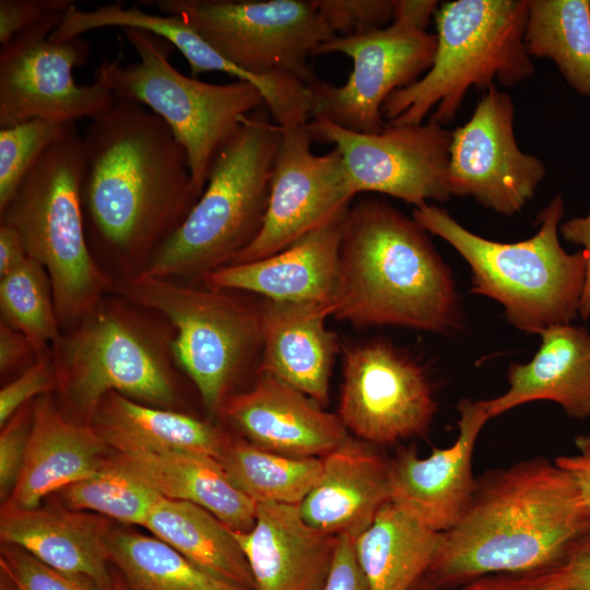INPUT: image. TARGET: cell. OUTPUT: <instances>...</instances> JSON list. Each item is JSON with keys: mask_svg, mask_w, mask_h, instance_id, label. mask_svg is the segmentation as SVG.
<instances>
[{"mask_svg": "<svg viewBox=\"0 0 590 590\" xmlns=\"http://www.w3.org/2000/svg\"><path fill=\"white\" fill-rule=\"evenodd\" d=\"M82 137L90 247L125 275L140 273L200 198L186 152L161 117L128 101L93 117Z\"/></svg>", "mask_w": 590, "mask_h": 590, "instance_id": "1", "label": "cell"}, {"mask_svg": "<svg viewBox=\"0 0 590 590\" xmlns=\"http://www.w3.org/2000/svg\"><path fill=\"white\" fill-rule=\"evenodd\" d=\"M590 532V504L573 474L544 457L487 470L427 573L438 590L477 577L562 564Z\"/></svg>", "mask_w": 590, "mask_h": 590, "instance_id": "2", "label": "cell"}, {"mask_svg": "<svg viewBox=\"0 0 590 590\" xmlns=\"http://www.w3.org/2000/svg\"><path fill=\"white\" fill-rule=\"evenodd\" d=\"M331 316L444 334L461 315L451 271L427 232L388 201L366 197L344 216Z\"/></svg>", "mask_w": 590, "mask_h": 590, "instance_id": "3", "label": "cell"}, {"mask_svg": "<svg viewBox=\"0 0 590 590\" xmlns=\"http://www.w3.org/2000/svg\"><path fill=\"white\" fill-rule=\"evenodd\" d=\"M174 330L158 314L113 295L50 346L61 390L74 420L91 424L109 392L170 409L177 401Z\"/></svg>", "mask_w": 590, "mask_h": 590, "instance_id": "4", "label": "cell"}, {"mask_svg": "<svg viewBox=\"0 0 590 590\" xmlns=\"http://www.w3.org/2000/svg\"><path fill=\"white\" fill-rule=\"evenodd\" d=\"M563 214V199L556 196L538 215L534 236L500 243L472 233L437 205L412 211L422 228L447 241L469 264L471 292L498 302L516 329L535 334L570 324L579 314L587 256L582 249L568 253L560 245Z\"/></svg>", "mask_w": 590, "mask_h": 590, "instance_id": "5", "label": "cell"}, {"mask_svg": "<svg viewBox=\"0 0 590 590\" xmlns=\"http://www.w3.org/2000/svg\"><path fill=\"white\" fill-rule=\"evenodd\" d=\"M83 169V137L69 123L0 211V223L16 231L28 257L46 270L61 331L76 326L114 286L87 240Z\"/></svg>", "mask_w": 590, "mask_h": 590, "instance_id": "6", "label": "cell"}, {"mask_svg": "<svg viewBox=\"0 0 590 590\" xmlns=\"http://www.w3.org/2000/svg\"><path fill=\"white\" fill-rule=\"evenodd\" d=\"M280 137L266 104L246 116L185 221L140 273L203 281L249 246L267 212Z\"/></svg>", "mask_w": 590, "mask_h": 590, "instance_id": "7", "label": "cell"}, {"mask_svg": "<svg viewBox=\"0 0 590 590\" xmlns=\"http://www.w3.org/2000/svg\"><path fill=\"white\" fill-rule=\"evenodd\" d=\"M434 16L433 63L385 101L387 123L420 125L434 109L428 120L444 126L456 118L469 88L512 86L535 71L523 40L528 0H456L440 4Z\"/></svg>", "mask_w": 590, "mask_h": 590, "instance_id": "8", "label": "cell"}, {"mask_svg": "<svg viewBox=\"0 0 590 590\" xmlns=\"http://www.w3.org/2000/svg\"><path fill=\"white\" fill-rule=\"evenodd\" d=\"M111 293L158 314L170 324L176 366L193 382L211 414H220L246 373H258L261 304L251 303L240 292L137 273L114 280Z\"/></svg>", "mask_w": 590, "mask_h": 590, "instance_id": "9", "label": "cell"}, {"mask_svg": "<svg viewBox=\"0 0 590 590\" xmlns=\"http://www.w3.org/2000/svg\"><path fill=\"white\" fill-rule=\"evenodd\" d=\"M137 62H102L96 80L119 101L141 104L161 117L184 148L192 181L201 196L213 163L246 116L264 105L251 83L213 84L188 76L169 61L172 45L143 30L122 28Z\"/></svg>", "mask_w": 590, "mask_h": 590, "instance_id": "10", "label": "cell"}, {"mask_svg": "<svg viewBox=\"0 0 590 590\" xmlns=\"http://www.w3.org/2000/svg\"><path fill=\"white\" fill-rule=\"evenodd\" d=\"M184 19L217 54L256 75L287 74L306 85L308 58L335 34L306 0H146Z\"/></svg>", "mask_w": 590, "mask_h": 590, "instance_id": "11", "label": "cell"}, {"mask_svg": "<svg viewBox=\"0 0 590 590\" xmlns=\"http://www.w3.org/2000/svg\"><path fill=\"white\" fill-rule=\"evenodd\" d=\"M436 43L435 34L399 20L361 35H335L314 56L343 54L352 60L353 69L343 85L337 86L318 76L307 85L310 120H327L355 132L382 131L387 126L381 114L385 101L428 71Z\"/></svg>", "mask_w": 590, "mask_h": 590, "instance_id": "12", "label": "cell"}, {"mask_svg": "<svg viewBox=\"0 0 590 590\" xmlns=\"http://www.w3.org/2000/svg\"><path fill=\"white\" fill-rule=\"evenodd\" d=\"M63 14L46 17L1 46L0 128L33 119L75 123L92 119L117 101L97 80L75 82L73 69L86 62L91 45L82 36L50 38Z\"/></svg>", "mask_w": 590, "mask_h": 590, "instance_id": "13", "label": "cell"}, {"mask_svg": "<svg viewBox=\"0 0 590 590\" xmlns=\"http://www.w3.org/2000/svg\"><path fill=\"white\" fill-rule=\"evenodd\" d=\"M315 141L334 144L342 156L352 193L377 192L401 199L414 208L427 200L450 198L447 168L452 131L428 120L420 125H391L378 133L340 128L311 119Z\"/></svg>", "mask_w": 590, "mask_h": 590, "instance_id": "14", "label": "cell"}, {"mask_svg": "<svg viewBox=\"0 0 590 590\" xmlns=\"http://www.w3.org/2000/svg\"><path fill=\"white\" fill-rule=\"evenodd\" d=\"M435 412L427 375L408 354L381 340L344 351L338 416L361 440L392 445L422 436Z\"/></svg>", "mask_w": 590, "mask_h": 590, "instance_id": "15", "label": "cell"}, {"mask_svg": "<svg viewBox=\"0 0 590 590\" xmlns=\"http://www.w3.org/2000/svg\"><path fill=\"white\" fill-rule=\"evenodd\" d=\"M309 123V122H308ZM307 125L281 128L267 212L253 241L229 264L270 257L344 213L352 193L341 153L311 151Z\"/></svg>", "mask_w": 590, "mask_h": 590, "instance_id": "16", "label": "cell"}, {"mask_svg": "<svg viewBox=\"0 0 590 590\" xmlns=\"http://www.w3.org/2000/svg\"><path fill=\"white\" fill-rule=\"evenodd\" d=\"M511 97L495 85L483 92L470 119L452 131L447 168L450 196L472 197L504 215L518 213L545 176L541 160L517 143Z\"/></svg>", "mask_w": 590, "mask_h": 590, "instance_id": "17", "label": "cell"}, {"mask_svg": "<svg viewBox=\"0 0 590 590\" xmlns=\"http://www.w3.org/2000/svg\"><path fill=\"white\" fill-rule=\"evenodd\" d=\"M457 410L459 433L451 446L433 448L425 458L402 449L390 461V504L440 533L458 523L471 502L474 448L491 418L485 400L461 399Z\"/></svg>", "mask_w": 590, "mask_h": 590, "instance_id": "18", "label": "cell"}, {"mask_svg": "<svg viewBox=\"0 0 590 590\" xmlns=\"http://www.w3.org/2000/svg\"><path fill=\"white\" fill-rule=\"evenodd\" d=\"M220 414L249 442L292 457L322 458L349 437L338 415L266 373H259L249 389L229 397Z\"/></svg>", "mask_w": 590, "mask_h": 590, "instance_id": "19", "label": "cell"}, {"mask_svg": "<svg viewBox=\"0 0 590 590\" xmlns=\"http://www.w3.org/2000/svg\"><path fill=\"white\" fill-rule=\"evenodd\" d=\"M346 211L270 257L211 272L204 286L257 294L270 302L323 304L332 314Z\"/></svg>", "mask_w": 590, "mask_h": 590, "instance_id": "20", "label": "cell"}, {"mask_svg": "<svg viewBox=\"0 0 590 590\" xmlns=\"http://www.w3.org/2000/svg\"><path fill=\"white\" fill-rule=\"evenodd\" d=\"M234 534L257 590H321L338 542L308 524L299 505L258 504L252 528Z\"/></svg>", "mask_w": 590, "mask_h": 590, "instance_id": "21", "label": "cell"}, {"mask_svg": "<svg viewBox=\"0 0 590 590\" xmlns=\"http://www.w3.org/2000/svg\"><path fill=\"white\" fill-rule=\"evenodd\" d=\"M389 503L390 461L368 442L349 436L322 457L320 479L299 511L319 531L355 539Z\"/></svg>", "mask_w": 590, "mask_h": 590, "instance_id": "22", "label": "cell"}, {"mask_svg": "<svg viewBox=\"0 0 590 590\" xmlns=\"http://www.w3.org/2000/svg\"><path fill=\"white\" fill-rule=\"evenodd\" d=\"M108 446L91 424L67 416L48 394L34 403L24 463L5 504L33 509L42 499L101 472Z\"/></svg>", "mask_w": 590, "mask_h": 590, "instance_id": "23", "label": "cell"}, {"mask_svg": "<svg viewBox=\"0 0 590 590\" xmlns=\"http://www.w3.org/2000/svg\"><path fill=\"white\" fill-rule=\"evenodd\" d=\"M262 353L259 373L272 375L318 404L329 398L338 342L326 319L331 307L317 303L261 304Z\"/></svg>", "mask_w": 590, "mask_h": 590, "instance_id": "24", "label": "cell"}, {"mask_svg": "<svg viewBox=\"0 0 590 590\" xmlns=\"http://www.w3.org/2000/svg\"><path fill=\"white\" fill-rule=\"evenodd\" d=\"M110 526L101 516L61 506L19 508L3 504L0 536L45 565L90 576L114 587L106 535Z\"/></svg>", "mask_w": 590, "mask_h": 590, "instance_id": "25", "label": "cell"}, {"mask_svg": "<svg viewBox=\"0 0 590 590\" xmlns=\"http://www.w3.org/2000/svg\"><path fill=\"white\" fill-rule=\"evenodd\" d=\"M539 335L533 358L509 366L507 391L485 400L491 418L538 400L559 404L570 418H590V332L570 323L551 326Z\"/></svg>", "mask_w": 590, "mask_h": 590, "instance_id": "26", "label": "cell"}, {"mask_svg": "<svg viewBox=\"0 0 590 590\" xmlns=\"http://www.w3.org/2000/svg\"><path fill=\"white\" fill-rule=\"evenodd\" d=\"M108 462L165 498L206 509L234 531L246 532L255 524L257 504L213 457L184 451L115 452Z\"/></svg>", "mask_w": 590, "mask_h": 590, "instance_id": "27", "label": "cell"}, {"mask_svg": "<svg viewBox=\"0 0 590 590\" xmlns=\"http://www.w3.org/2000/svg\"><path fill=\"white\" fill-rule=\"evenodd\" d=\"M91 425L115 452L184 451L220 459L231 439L191 415L107 393Z\"/></svg>", "mask_w": 590, "mask_h": 590, "instance_id": "28", "label": "cell"}, {"mask_svg": "<svg viewBox=\"0 0 590 590\" xmlns=\"http://www.w3.org/2000/svg\"><path fill=\"white\" fill-rule=\"evenodd\" d=\"M441 536L387 504L354 539L368 590H412L427 575Z\"/></svg>", "mask_w": 590, "mask_h": 590, "instance_id": "29", "label": "cell"}, {"mask_svg": "<svg viewBox=\"0 0 590 590\" xmlns=\"http://www.w3.org/2000/svg\"><path fill=\"white\" fill-rule=\"evenodd\" d=\"M144 527L210 575L257 590L234 531L206 509L162 496Z\"/></svg>", "mask_w": 590, "mask_h": 590, "instance_id": "30", "label": "cell"}, {"mask_svg": "<svg viewBox=\"0 0 590 590\" xmlns=\"http://www.w3.org/2000/svg\"><path fill=\"white\" fill-rule=\"evenodd\" d=\"M106 547L116 590H248L202 570L157 538L110 528Z\"/></svg>", "mask_w": 590, "mask_h": 590, "instance_id": "31", "label": "cell"}, {"mask_svg": "<svg viewBox=\"0 0 590 590\" xmlns=\"http://www.w3.org/2000/svg\"><path fill=\"white\" fill-rule=\"evenodd\" d=\"M118 26L148 31L177 48L190 67L192 78L203 72L219 71L237 80L248 73L217 54L184 19L172 14H154L138 4L125 8L121 2L99 5L92 10L71 7L62 16L50 38L64 40L103 27Z\"/></svg>", "mask_w": 590, "mask_h": 590, "instance_id": "32", "label": "cell"}, {"mask_svg": "<svg viewBox=\"0 0 590 590\" xmlns=\"http://www.w3.org/2000/svg\"><path fill=\"white\" fill-rule=\"evenodd\" d=\"M524 45L552 60L566 82L590 96V1L528 0Z\"/></svg>", "mask_w": 590, "mask_h": 590, "instance_id": "33", "label": "cell"}, {"mask_svg": "<svg viewBox=\"0 0 590 590\" xmlns=\"http://www.w3.org/2000/svg\"><path fill=\"white\" fill-rule=\"evenodd\" d=\"M219 461L232 482L257 505H300L322 472V458L276 453L248 440H231Z\"/></svg>", "mask_w": 590, "mask_h": 590, "instance_id": "34", "label": "cell"}, {"mask_svg": "<svg viewBox=\"0 0 590 590\" xmlns=\"http://www.w3.org/2000/svg\"><path fill=\"white\" fill-rule=\"evenodd\" d=\"M0 311L1 321L21 331L38 354L62 332L48 274L31 257L0 278Z\"/></svg>", "mask_w": 590, "mask_h": 590, "instance_id": "35", "label": "cell"}, {"mask_svg": "<svg viewBox=\"0 0 590 590\" xmlns=\"http://www.w3.org/2000/svg\"><path fill=\"white\" fill-rule=\"evenodd\" d=\"M60 504L71 510L91 511L126 524H145L162 497L138 479L114 468L108 459L97 474L57 492Z\"/></svg>", "mask_w": 590, "mask_h": 590, "instance_id": "36", "label": "cell"}, {"mask_svg": "<svg viewBox=\"0 0 590 590\" xmlns=\"http://www.w3.org/2000/svg\"><path fill=\"white\" fill-rule=\"evenodd\" d=\"M68 125L33 119L0 128V211L39 156Z\"/></svg>", "mask_w": 590, "mask_h": 590, "instance_id": "37", "label": "cell"}, {"mask_svg": "<svg viewBox=\"0 0 590 590\" xmlns=\"http://www.w3.org/2000/svg\"><path fill=\"white\" fill-rule=\"evenodd\" d=\"M0 564L19 590H116L90 576L51 568L11 544L4 543Z\"/></svg>", "mask_w": 590, "mask_h": 590, "instance_id": "38", "label": "cell"}, {"mask_svg": "<svg viewBox=\"0 0 590 590\" xmlns=\"http://www.w3.org/2000/svg\"><path fill=\"white\" fill-rule=\"evenodd\" d=\"M316 11L338 36L384 28L392 22L394 0H312Z\"/></svg>", "mask_w": 590, "mask_h": 590, "instance_id": "39", "label": "cell"}, {"mask_svg": "<svg viewBox=\"0 0 590 590\" xmlns=\"http://www.w3.org/2000/svg\"><path fill=\"white\" fill-rule=\"evenodd\" d=\"M34 404L21 408L1 428L0 497L5 504L19 480L33 424Z\"/></svg>", "mask_w": 590, "mask_h": 590, "instance_id": "40", "label": "cell"}, {"mask_svg": "<svg viewBox=\"0 0 590 590\" xmlns=\"http://www.w3.org/2000/svg\"><path fill=\"white\" fill-rule=\"evenodd\" d=\"M55 387H57V375L49 350L39 354L28 368L22 370L1 389V427L36 396L47 394Z\"/></svg>", "mask_w": 590, "mask_h": 590, "instance_id": "41", "label": "cell"}, {"mask_svg": "<svg viewBox=\"0 0 590 590\" xmlns=\"http://www.w3.org/2000/svg\"><path fill=\"white\" fill-rule=\"evenodd\" d=\"M75 5L72 0H0V44L46 17L66 13Z\"/></svg>", "mask_w": 590, "mask_h": 590, "instance_id": "42", "label": "cell"}, {"mask_svg": "<svg viewBox=\"0 0 590 590\" xmlns=\"http://www.w3.org/2000/svg\"><path fill=\"white\" fill-rule=\"evenodd\" d=\"M455 590H565L562 564L522 573L489 574Z\"/></svg>", "mask_w": 590, "mask_h": 590, "instance_id": "43", "label": "cell"}, {"mask_svg": "<svg viewBox=\"0 0 590 590\" xmlns=\"http://www.w3.org/2000/svg\"><path fill=\"white\" fill-rule=\"evenodd\" d=\"M321 590H368L352 536L338 535L331 567Z\"/></svg>", "mask_w": 590, "mask_h": 590, "instance_id": "44", "label": "cell"}, {"mask_svg": "<svg viewBox=\"0 0 590 590\" xmlns=\"http://www.w3.org/2000/svg\"><path fill=\"white\" fill-rule=\"evenodd\" d=\"M39 354L30 340L19 330L0 321V373L1 376L33 364Z\"/></svg>", "mask_w": 590, "mask_h": 590, "instance_id": "45", "label": "cell"}, {"mask_svg": "<svg viewBox=\"0 0 590 590\" xmlns=\"http://www.w3.org/2000/svg\"><path fill=\"white\" fill-rule=\"evenodd\" d=\"M562 567L565 590H590V532L571 546Z\"/></svg>", "mask_w": 590, "mask_h": 590, "instance_id": "46", "label": "cell"}, {"mask_svg": "<svg viewBox=\"0 0 590 590\" xmlns=\"http://www.w3.org/2000/svg\"><path fill=\"white\" fill-rule=\"evenodd\" d=\"M563 237L576 245L582 246L587 256L586 281L579 305L582 319H590V213L586 216L573 217L559 227Z\"/></svg>", "mask_w": 590, "mask_h": 590, "instance_id": "47", "label": "cell"}, {"mask_svg": "<svg viewBox=\"0 0 590 590\" xmlns=\"http://www.w3.org/2000/svg\"><path fill=\"white\" fill-rule=\"evenodd\" d=\"M574 442L576 453L558 456L554 461L573 474L590 504V435L579 434L575 437Z\"/></svg>", "mask_w": 590, "mask_h": 590, "instance_id": "48", "label": "cell"}, {"mask_svg": "<svg viewBox=\"0 0 590 590\" xmlns=\"http://www.w3.org/2000/svg\"><path fill=\"white\" fill-rule=\"evenodd\" d=\"M27 258L28 255L16 231L0 223V278L19 268Z\"/></svg>", "mask_w": 590, "mask_h": 590, "instance_id": "49", "label": "cell"}, {"mask_svg": "<svg viewBox=\"0 0 590 590\" xmlns=\"http://www.w3.org/2000/svg\"><path fill=\"white\" fill-rule=\"evenodd\" d=\"M412 590H438L433 581L425 576Z\"/></svg>", "mask_w": 590, "mask_h": 590, "instance_id": "50", "label": "cell"}, {"mask_svg": "<svg viewBox=\"0 0 590 590\" xmlns=\"http://www.w3.org/2000/svg\"><path fill=\"white\" fill-rule=\"evenodd\" d=\"M1 576L3 579L1 581V590H19L17 587L12 582V580L4 574L1 571Z\"/></svg>", "mask_w": 590, "mask_h": 590, "instance_id": "51", "label": "cell"}]
</instances>
